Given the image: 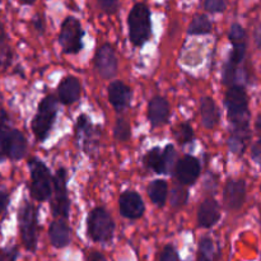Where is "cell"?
Listing matches in <instances>:
<instances>
[{"label": "cell", "mask_w": 261, "mask_h": 261, "mask_svg": "<svg viewBox=\"0 0 261 261\" xmlns=\"http://www.w3.org/2000/svg\"><path fill=\"white\" fill-rule=\"evenodd\" d=\"M228 38L229 42L232 43V51L228 56V60L224 64L223 74H222V82L227 87L240 84L239 78L242 74V64L246 58V31L240 23H233L229 28Z\"/></svg>", "instance_id": "cell-1"}, {"label": "cell", "mask_w": 261, "mask_h": 261, "mask_svg": "<svg viewBox=\"0 0 261 261\" xmlns=\"http://www.w3.org/2000/svg\"><path fill=\"white\" fill-rule=\"evenodd\" d=\"M27 148V139L23 133L12 126L8 112L0 109V162L4 160H22Z\"/></svg>", "instance_id": "cell-2"}, {"label": "cell", "mask_w": 261, "mask_h": 261, "mask_svg": "<svg viewBox=\"0 0 261 261\" xmlns=\"http://www.w3.org/2000/svg\"><path fill=\"white\" fill-rule=\"evenodd\" d=\"M224 105L231 130H249V97L242 84H233L228 87L224 96Z\"/></svg>", "instance_id": "cell-3"}, {"label": "cell", "mask_w": 261, "mask_h": 261, "mask_svg": "<svg viewBox=\"0 0 261 261\" xmlns=\"http://www.w3.org/2000/svg\"><path fill=\"white\" fill-rule=\"evenodd\" d=\"M59 111V99L54 94H47L38 103L37 112L31 122V129L37 142H45L53 130Z\"/></svg>", "instance_id": "cell-4"}, {"label": "cell", "mask_w": 261, "mask_h": 261, "mask_svg": "<svg viewBox=\"0 0 261 261\" xmlns=\"http://www.w3.org/2000/svg\"><path fill=\"white\" fill-rule=\"evenodd\" d=\"M129 40L137 47L148 42L152 36V15L144 3H137L127 15Z\"/></svg>", "instance_id": "cell-5"}, {"label": "cell", "mask_w": 261, "mask_h": 261, "mask_svg": "<svg viewBox=\"0 0 261 261\" xmlns=\"http://www.w3.org/2000/svg\"><path fill=\"white\" fill-rule=\"evenodd\" d=\"M28 168L31 176L30 193L32 199L40 203L51 199L54 191V176L51 175L47 166L41 160L33 157L28 161Z\"/></svg>", "instance_id": "cell-6"}, {"label": "cell", "mask_w": 261, "mask_h": 261, "mask_svg": "<svg viewBox=\"0 0 261 261\" xmlns=\"http://www.w3.org/2000/svg\"><path fill=\"white\" fill-rule=\"evenodd\" d=\"M102 127L94 125L87 114H81L75 122V139L82 152L93 158L98 153Z\"/></svg>", "instance_id": "cell-7"}, {"label": "cell", "mask_w": 261, "mask_h": 261, "mask_svg": "<svg viewBox=\"0 0 261 261\" xmlns=\"http://www.w3.org/2000/svg\"><path fill=\"white\" fill-rule=\"evenodd\" d=\"M115 222L111 214L103 206L93 208L87 217V234L89 239L99 244H107L112 240Z\"/></svg>", "instance_id": "cell-8"}, {"label": "cell", "mask_w": 261, "mask_h": 261, "mask_svg": "<svg viewBox=\"0 0 261 261\" xmlns=\"http://www.w3.org/2000/svg\"><path fill=\"white\" fill-rule=\"evenodd\" d=\"M37 208L28 200L23 201L18 213V222H19V232L23 245L25 250L31 252H35L37 249Z\"/></svg>", "instance_id": "cell-9"}, {"label": "cell", "mask_w": 261, "mask_h": 261, "mask_svg": "<svg viewBox=\"0 0 261 261\" xmlns=\"http://www.w3.org/2000/svg\"><path fill=\"white\" fill-rule=\"evenodd\" d=\"M84 30L81 20L69 15L63 20L59 32V43L65 54H78L83 48Z\"/></svg>", "instance_id": "cell-10"}, {"label": "cell", "mask_w": 261, "mask_h": 261, "mask_svg": "<svg viewBox=\"0 0 261 261\" xmlns=\"http://www.w3.org/2000/svg\"><path fill=\"white\" fill-rule=\"evenodd\" d=\"M50 206L54 217L68 219L70 212V199L68 195V172L63 167L59 168L54 175V191Z\"/></svg>", "instance_id": "cell-11"}, {"label": "cell", "mask_w": 261, "mask_h": 261, "mask_svg": "<svg viewBox=\"0 0 261 261\" xmlns=\"http://www.w3.org/2000/svg\"><path fill=\"white\" fill-rule=\"evenodd\" d=\"M176 150L172 144L166 145L163 149L153 148L148 150L143 157V165L145 168L158 175H168L175 167Z\"/></svg>", "instance_id": "cell-12"}, {"label": "cell", "mask_w": 261, "mask_h": 261, "mask_svg": "<svg viewBox=\"0 0 261 261\" xmlns=\"http://www.w3.org/2000/svg\"><path fill=\"white\" fill-rule=\"evenodd\" d=\"M97 73L103 79H112L119 70V61L111 43H103L96 51L93 59Z\"/></svg>", "instance_id": "cell-13"}, {"label": "cell", "mask_w": 261, "mask_h": 261, "mask_svg": "<svg viewBox=\"0 0 261 261\" xmlns=\"http://www.w3.org/2000/svg\"><path fill=\"white\" fill-rule=\"evenodd\" d=\"M201 173V166L198 158L193 155H184L175 165V176L184 186H190L196 182Z\"/></svg>", "instance_id": "cell-14"}, {"label": "cell", "mask_w": 261, "mask_h": 261, "mask_svg": "<svg viewBox=\"0 0 261 261\" xmlns=\"http://www.w3.org/2000/svg\"><path fill=\"white\" fill-rule=\"evenodd\" d=\"M120 214L130 221H137L144 216L145 204L142 196L134 190H126L119 199Z\"/></svg>", "instance_id": "cell-15"}, {"label": "cell", "mask_w": 261, "mask_h": 261, "mask_svg": "<svg viewBox=\"0 0 261 261\" xmlns=\"http://www.w3.org/2000/svg\"><path fill=\"white\" fill-rule=\"evenodd\" d=\"M223 200L227 208L231 211H239L246 200V182L245 180L229 178L223 189Z\"/></svg>", "instance_id": "cell-16"}, {"label": "cell", "mask_w": 261, "mask_h": 261, "mask_svg": "<svg viewBox=\"0 0 261 261\" xmlns=\"http://www.w3.org/2000/svg\"><path fill=\"white\" fill-rule=\"evenodd\" d=\"M148 120L153 129L163 126L170 119V103L161 96H154L148 102Z\"/></svg>", "instance_id": "cell-17"}, {"label": "cell", "mask_w": 261, "mask_h": 261, "mask_svg": "<svg viewBox=\"0 0 261 261\" xmlns=\"http://www.w3.org/2000/svg\"><path fill=\"white\" fill-rule=\"evenodd\" d=\"M133 91L121 81H114L109 86V101L117 112L125 111L132 103Z\"/></svg>", "instance_id": "cell-18"}, {"label": "cell", "mask_w": 261, "mask_h": 261, "mask_svg": "<svg viewBox=\"0 0 261 261\" xmlns=\"http://www.w3.org/2000/svg\"><path fill=\"white\" fill-rule=\"evenodd\" d=\"M221 218V206L214 198H206L198 209V224L201 228H212Z\"/></svg>", "instance_id": "cell-19"}, {"label": "cell", "mask_w": 261, "mask_h": 261, "mask_svg": "<svg viewBox=\"0 0 261 261\" xmlns=\"http://www.w3.org/2000/svg\"><path fill=\"white\" fill-rule=\"evenodd\" d=\"M82 84L79 79L74 75L64 76L58 86L59 101L63 105H73L81 98Z\"/></svg>", "instance_id": "cell-20"}, {"label": "cell", "mask_w": 261, "mask_h": 261, "mask_svg": "<svg viewBox=\"0 0 261 261\" xmlns=\"http://www.w3.org/2000/svg\"><path fill=\"white\" fill-rule=\"evenodd\" d=\"M48 239L56 249H64L70 244L71 229L65 218H56L48 227Z\"/></svg>", "instance_id": "cell-21"}, {"label": "cell", "mask_w": 261, "mask_h": 261, "mask_svg": "<svg viewBox=\"0 0 261 261\" xmlns=\"http://www.w3.org/2000/svg\"><path fill=\"white\" fill-rule=\"evenodd\" d=\"M200 116L201 125L205 129L212 130L218 125L219 122V110L216 101L212 97L205 96L200 99Z\"/></svg>", "instance_id": "cell-22"}, {"label": "cell", "mask_w": 261, "mask_h": 261, "mask_svg": "<svg viewBox=\"0 0 261 261\" xmlns=\"http://www.w3.org/2000/svg\"><path fill=\"white\" fill-rule=\"evenodd\" d=\"M251 138V132L249 130H231L228 137V148L232 153L242 155L246 150L249 140Z\"/></svg>", "instance_id": "cell-23"}, {"label": "cell", "mask_w": 261, "mask_h": 261, "mask_svg": "<svg viewBox=\"0 0 261 261\" xmlns=\"http://www.w3.org/2000/svg\"><path fill=\"white\" fill-rule=\"evenodd\" d=\"M148 196L152 200V203L155 204L157 206H160V208L165 206L168 196L167 182L162 178H157V180L152 181L148 186Z\"/></svg>", "instance_id": "cell-24"}, {"label": "cell", "mask_w": 261, "mask_h": 261, "mask_svg": "<svg viewBox=\"0 0 261 261\" xmlns=\"http://www.w3.org/2000/svg\"><path fill=\"white\" fill-rule=\"evenodd\" d=\"M213 30V23L205 14H199L190 22L188 28V35L204 36L209 35Z\"/></svg>", "instance_id": "cell-25"}, {"label": "cell", "mask_w": 261, "mask_h": 261, "mask_svg": "<svg viewBox=\"0 0 261 261\" xmlns=\"http://www.w3.org/2000/svg\"><path fill=\"white\" fill-rule=\"evenodd\" d=\"M199 261H218L219 249L216 242L209 237L201 239L199 244Z\"/></svg>", "instance_id": "cell-26"}, {"label": "cell", "mask_w": 261, "mask_h": 261, "mask_svg": "<svg viewBox=\"0 0 261 261\" xmlns=\"http://www.w3.org/2000/svg\"><path fill=\"white\" fill-rule=\"evenodd\" d=\"M173 138L180 145L190 144L195 139V132L189 122H181L180 125L173 129Z\"/></svg>", "instance_id": "cell-27"}, {"label": "cell", "mask_w": 261, "mask_h": 261, "mask_svg": "<svg viewBox=\"0 0 261 261\" xmlns=\"http://www.w3.org/2000/svg\"><path fill=\"white\" fill-rule=\"evenodd\" d=\"M12 50L8 45V36L5 32L4 25L0 23V65L3 68H7L12 63Z\"/></svg>", "instance_id": "cell-28"}, {"label": "cell", "mask_w": 261, "mask_h": 261, "mask_svg": "<svg viewBox=\"0 0 261 261\" xmlns=\"http://www.w3.org/2000/svg\"><path fill=\"white\" fill-rule=\"evenodd\" d=\"M114 137L117 142H127L132 137V127L129 121L124 117H119L114 127Z\"/></svg>", "instance_id": "cell-29"}, {"label": "cell", "mask_w": 261, "mask_h": 261, "mask_svg": "<svg viewBox=\"0 0 261 261\" xmlns=\"http://www.w3.org/2000/svg\"><path fill=\"white\" fill-rule=\"evenodd\" d=\"M182 186H176V188L172 189V193H171L170 203L171 206L175 209L182 208L186 204V201H188L189 191L185 188H182Z\"/></svg>", "instance_id": "cell-30"}, {"label": "cell", "mask_w": 261, "mask_h": 261, "mask_svg": "<svg viewBox=\"0 0 261 261\" xmlns=\"http://www.w3.org/2000/svg\"><path fill=\"white\" fill-rule=\"evenodd\" d=\"M228 0H204V8L209 13H222L226 10Z\"/></svg>", "instance_id": "cell-31"}, {"label": "cell", "mask_w": 261, "mask_h": 261, "mask_svg": "<svg viewBox=\"0 0 261 261\" xmlns=\"http://www.w3.org/2000/svg\"><path fill=\"white\" fill-rule=\"evenodd\" d=\"M97 5L106 14H115L120 8L119 0H96Z\"/></svg>", "instance_id": "cell-32"}, {"label": "cell", "mask_w": 261, "mask_h": 261, "mask_svg": "<svg viewBox=\"0 0 261 261\" xmlns=\"http://www.w3.org/2000/svg\"><path fill=\"white\" fill-rule=\"evenodd\" d=\"M160 261H180L177 250L175 249L173 245H166V246L163 247L162 252H161Z\"/></svg>", "instance_id": "cell-33"}, {"label": "cell", "mask_w": 261, "mask_h": 261, "mask_svg": "<svg viewBox=\"0 0 261 261\" xmlns=\"http://www.w3.org/2000/svg\"><path fill=\"white\" fill-rule=\"evenodd\" d=\"M18 249L15 246L3 247L0 249V261H17Z\"/></svg>", "instance_id": "cell-34"}, {"label": "cell", "mask_w": 261, "mask_h": 261, "mask_svg": "<svg viewBox=\"0 0 261 261\" xmlns=\"http://www.w3.org/2000/svg\"><path fill=\"white\" fill-rule=\"evenodd\" d=\"M8 204H9V193L4 186L0 185V216L3 214V212H5Z\"/></svg>", "instance_id": "cell-35"}, {"label": "cell", "mask_w": 261, "mask_h": 261, "mask_svg": "<svg viewBox=\"0 0 261 261\" xmlns=\"http://www.w3.org/2000/svg\"><path fill=\"white\" fill-rule=\"evenodd\" d=\"M32 24L33 27H35V30L37 31L40 35H43V32H45V19H43L42 15L41 14L36 15L32 20Z\"/></svg>", "instance_id": "cell-36"}, {"label": "cell", "mask_w": 261, "mask_h": 261, "mask_svg": "<svg viewBox=\"0 0 261 261\" xmlns=\"http://www.w3.org/2000/svg\"><path fill=\"white\" fill-rule=\"evenodd\" d=\"M252 158L257 165L261 166V139L252 145Z\"/></svg>", "instance_id": "cell-37"}, {"label": "cell", "mask_w": 261, "mask_h": 261, "mask_svg": "<svg viewBox=\"0 0 261 261\" xmlns=\"http://www.w3.org/2000/svg\"><path fill=\"white\" fill-rule=\"evenodd\" d=\"M87 261H107L105 255L99 251H92L87 257Z\"/></svg>", "instance_id": "cell-38"}, {"label": "cell", "mask_w": 261, "mask_h": 261, "mask_svg": "<svg viewBox=\"0 0 261 261\" xmlns=\"http://www.w3.org/2000/svg\"><path fill=\"white\" fill-rule=\"evenodd\" d=\"M254 38H255V43H256V46L261 50V24L257 25V28L255 30Z\"/></svg>", "instance_id": "cell-39"}, {"label": "cell", "mask_w": 261, "mask_h": 261, "mask_svg": "<svg viewBox=\"0 0 261 261\" xmlns=\"http://www.w3.org/2000/svg\"><path fill=\"white\" fill-rule=\"evenodd\" d=\"M255 129H256L257 134H259V139H261V115H259L255 121Z\"/></svg>", "instance_id": "cell-40"}, {"label": "cell", "mask_w": 261, "mask_h": 261, "mask_svg": "<svg viewBox=\"0 0 261 261\" xmlns=\"http://www.w3.org/2000/svg\"><path fill=\"white\" fill-rule=\"evenodd\" d=\"M19 2L22 3V4H25V5H32L36 0H19Z\"/></svg>", "instance_id": "cell-41"}]
</instances>
